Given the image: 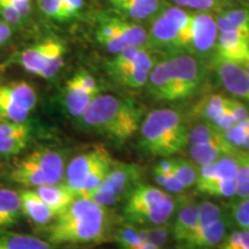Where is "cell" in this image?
<instances>
[{
    "label": "cell",
    "mask_w": 249,
    "mask_h": 249,
    "mask_svg": "<svg viewBox=\"0 0 249 249\" xmlns=\"http://www.w3.org/2000/svg\"><path fill=\"white\" fill-rule=\"evenodd\" d=\"M110 231L107 209L85 197H77L66 211L50 224L52 245H87L101 242Z\"/></svg>",
    "instance_id": "cell-1"
},
{
    "label": "cell",
    "mask_w": 249,
    "mask_h": 249,
    "mask_svg": "<svg viewBox=\"0 0 249 249\" xmlns=\"http://www.w3.org/2000/svg\"><path fill=\"white\" fill-rule=\"evenodd\" d=\"M141 111L130 99L98 95L81 119L86 127L118 142L128 140L139 130Z\"/></svg>",
    "instance_id": "cell-2"
},
{
    "label": "cell",
    "mask_w": 249,
    "mask_h": 249,
    "mask_svg": "<svg viewBox=\"0 0 249 249\" xmlns=\"http://www.w3.org/2000/svg\"><path fill=\"white\" fill-rule=\"evenodd\" d=\"M201 82L200 64L192 55H177L160 62L149 74L150 93L160 101H179L189 97Z\"/></svg>",
    "instance_id": "cell-3"
},
{
    "label": "cell",
    "mask_w": 249,
    "mask_h": 249,
    "mask_svg": "<svg viewBox=\"0 0 249 249\" xmlns=\"http://www.w3.org/2000/svg\"><path fill=\"white\" fill-rule=\"evenodd\" d=\"M189 130L178 111H151L140 126V147L156 157H170L188 143Z\"/></svg>",
    "instance_id": "cell-4"
},
{
    "label": "cell",
    "mask_w": 249,
    "mask_h": 249,
    "mask_svg": "<svg viewBox=\"0 0 249 249\" xmlns=\"http://www.w3.org/2000/svg\"><path fill=\"white\" fill-rule=\"evenodd\" d=\"M177 201L166 192L147 183H139L127 196L124 214L130 225L158 226L169 223Z\"/></svg>",
    "instance_id": "cell-5"
},
{
    "label": "cell",
    "mask_w": 249,
    "mask_h": 249,
    "mask_svg": "<svg viewBox=\"0 0 249 249\" xmlns=\"http://www.w3.org/2000/svg\"><path fill=\"white\" fill-rule=\"evenodd\" d=\"M65 158L61 152L43 148L24 156L15 163L11 179L24 187H40L60 183L65 176Z\"/></svg>",
    "instance_id": "cell-6"
},
{
    "label": "cell",
    "mask_w": 249,
    "mask_h": 249,
    "mask_svg": "<svg viewBox=\"0 0 249 249\" xmlns=\"http://www.w3.org/2000/svg\"><path fill=\"white\" fill-rule=\"evenodd\" d=\"M142 177L143 169L140 165L113 161L110 172L98 189L112 195L118 202H120L124 197L127 198L130 192L141 183Z\"/></svg>",
    "instance_id": "cell-7"
},
{
    "label": "cell",
    "mask_w": 249,
    "mask_h": 249,
    "mask_svg": "<svg viewBox=\"0 0 249 249\" xmlns=\"http://www.w3.org/2000/svg\"><path fill=\"white\" fill-rule=\"evenodd\" d=\"M214 66L224 88L232 95L249 101V75L241 65L217 57Z\"/></svg>",
    "instance_id": "cell-8"
},
{
    "label": "cell",
    "mask_w": 249,
    "mask_h": 249,
    "mask_svg": "<svg viewBox=\"0 0 249 249\" xmlns=\"http://www.w3.org/2000/svg\"><path fill=\"white\" fill-rule=\"evenodd\" d=\"M177 217L171 232L177 242L183 245L196 231L198 224V205L187 196H180L177 201Z\"/></svg>",
    "instance_id": "cell-9"
},
{
    "label": "cell",
    "mask_w": 249,
    "mask_h": 249,
    "mask_svg": "<svg viewBox=\"0 0 249 249\" xmlns=\"http://www.w3.org/2000/svg\"><path fill=\"white\" fill-rule=\"evenodd\" d=\"M218 29L216 20L209 14L192 15L189 46L197 53H205L216 45Z\"/></svg>",
    "instance_id": "cell-10"
},
{
    "label": "cell",
    "mask_w": 249,
    "mask_h": 249,
    "mask_svg": "<svg viewBox=\"0 0 249 249\" xmlns=\"http://www.w3.org/2000/svg\"><path fill=\"white\" fill-rule=\"evenodd\" d=\"M110 152L103 145H98L92 150L76 156L66 167V183L71 189L86 178L103 160L108 157Z\"/></svg>",
    "instance_id": "cell-11"
},
{
    "label": "cell",
    "mask_w": 249,
    "mask_h": 249,
    "mask_svg": "<svg viewBox=\"0 0 249 249\" xmlns=\"http://www.w3.org/2000/svg\"><path fill=\"white\" fill-rule=\"evenodd\" d=\"M218 57L242 64L249 60V35L241 31H224L217 37Z\"/></svg>",
    "instance_id": "cell-12"
},
{
    "label": "cell",
    "mask_w": 249,
    "mask_h": 249,
    "mask_svg": "<svg viewBox=\"0 0 249 249\" xmlns=\"http://www.w3.org/2000/svg\"><path fill=\"white\" fill-rule=\"evenodd\" d=\"M20 196L22 213L36 225H50L58 217V213L39 197L36 191L27 189L21 193Z\"/></svg>",
    "instance_id": "cell-13"
},
{
    "label": "cell",
    "mask_w": 249,
    "mask_h": 249,
    "mask_svg": "<svg viewBox=\"0 0 249 249\" xmlns=\"http://www.w3.org/2000/svg\"><path fill=\"white\" fill-rule=\"evenodd\" d=\"M35 191L39 197L58 213V216L66 211L77 198L75 192L66 182L40 186L37 187Z\"/></svg>",
    "instance_id": "cell-14"
},
{
    "label": "cell",
    "mask_w": 249,
    "mask_h": 249,
    "mask_svg": "<svg viewBox=\"0 0 249 249\" xmlns=\"http://www.w3.org/2000/svg\"><path fill=\"white\" fill-rule=\"evenodd\" d=\"M229 219L222 217L210 225L196 231L191 238L183 244V248L186 249H202L211 248L213 246L219 245L225 238Z\"/></svg>",
    "instance_id": "cell-15"
},
{
    "label": "cell",
    "mask_w": 249,
    "mask_h": 249,
    "mask_svg": "<svg viewBox=\"0 0 249 249\" xmlns=\"http://www.w3.org/2000/svg\"><path fill=\"white\" fill-rule=\"evenodd\" d=\"M96 93L87 90L75 74L68 81L65 89V104L71 116L81 118L87 108L96 97Z\"/></svg>",
    "instance_id": "cell-16"
},
{
    "label": "cell",
    "mask_w": 249,
    "mask_h": 249,
    "mask_svg": "<svg viewBox=\"0 0 249 249\" xmlns=\"http://www.w3.org/2000/svg\"><path fill=\"white\" fill-rule=\"evenodd\" d=\"M58 40L48 39L45 42L39 43L33 48L24 50L18 57V62L27 71L39 76L40 71L44 68L46 61L52 53Z\"/></svg>",
    "instance_id": "cell-17"
},
{
    "label": "cell",
    "mask_w": 249,
    "mask_h": 249,
    "mask_svg": "<svg viewBox=\"0 0 249 249\" xmlns=\"http://www.w3.org/2000/svg\"><path fill=\"white\" fill-rule=\"evenodd\" d=\"M238 151L240 150L232 147L227 142V140L224 139L222 141L204 143V144H191L189 155L194 163L198 166H202V165L213 163L224 155L235 154Z\"/></svg>",
    "instance_id": "cell-18"
},
{
    "label": "cell",
    "mask_w": 249,
    "mask_h": 249,
    "mask_svg": "<svg viewBox=\"0 0 249 249\" xmlns=\"http://www.w3.org/2000/svg\"><path fill=\"white\" fill-rule=\"evenodd\" d=\"M22 214L21 196L17 192L0 188V231L13 227Z\"/></svg>",
    "instance_id": "cell-19"
},
{
    "label": "cell",
    "mask_w": 249,
    "mask_h": 249,
    "mask_svg": "<svg viewBox=\"0 0 249 249\" xmlns=\"http://www.w3.org/2000/svg\"><path fill=\"white\" fill-rule=\"evenodd\" d=\"M152 40L158 46L166 48H180L185 46L180 30L171 22L163 13L156 18L151 26Z\"/></svg>",
    "instance_id": "cell-20"
},
{
    "label": "cell",
    "mask_w": 249,
    "mask_h": 249,
    "mask_svg": "<svg viewBox=\"0 0 249 249\" xmlns=\"http://www.w3.org/2000/svg\"><path fill=\"white\" fill-rule=\"evenodd\" d=\"M0 93L29 112L36 107L37 95L35 89L24 81L0 86Z\"/></svg>",
    "instance_id": "cell-21"
},
{
    "label": "cell",
    "mask_w": 249,
    "mask_h": 249,
    "mask_svg": "<svg viewBox=\"0 0 249 249\" xmlns=\"http://www.w3.org/2000/svg\"><path fill=\"white\" fill-rule=\"evenodd\" d=\"M0 249H55L51 242L42 240L36 236L18 234V233H1Z\"/></svg>",
    "instance_id": "cell-22"
},
{
    "label": "cell",
    "mask_w": 249,
    "mask_h": 249,
    "mask_svg": "<svg viewBox=\"0 0 249 249\" xmlns=\"http://www.w3.org/2000/svg\"><path fill=\"white\" fill-rule=\"evenodd\" d=\"M231 99L222 95H210L202 99L193 111L195 117L208 123H213L229 107Z\"/></svg>",
    "instance_id": "cell-23"
},
{
    "label": "cell",
    "mask_w": 249,
    "mask_h": 249,
    "mask_svg": "<svg viewBox=\"0 0 249 249\" xmlns=\"http://www.w3.org/2000/svg\"><path fill=\"white\" fill-rule=\"evenodd\" d=\"M110 22L128 46L144 48L147 44L149 36L142 26L120 18H110Z\"/></svg>",
    "instance_id": "cell-24"
},
{
    "label": "cell",
    "mask_w": 249,
    "mask_h": 249,
    "mask_svg": "<svg viewBox=\"0 0 249 249\" xmlns=\"http://www.w3.org/2000/svg\"><path fill=\"white\" fill-rule=\"evenodd\" d=\"M111 74L119 81L121 85L129 87V88L139 89L144 87L148 83L149 71L139 68L134 65V61L124 66L110 68Z\"/></svg>",
    "instance_id": "cell-25"
},
{
    "label": "cell",
    "mask_w": 249,
    "mask_h": 249,
    "mask_svg": "<svg viewBox=\"0 0 249 249\" xmlns=\"http://www.w3.org/2000/svg\"><path fill=\"white\" fill-rule=\"evenodd\" d=\"M216 24L219 33L241 31L249 35V11L244 8L231 9L218 17Z\"/></svg>",
    "instance_id": "cell-26"
},
{
    "label": "cell",
    "mask_w": 249,
    "mask_h": 249,
    "mask_svg": "<svg viewBox=\"0 0 249 249\" xmlns=\"http://www.w3.org/2000/svg\"><path fill=\"white\" fill-rule=\"evenodd\" d=\"M97 39L101 44L110 53L117 54L124 49L128 48L127 43L121 38V36L117 33L114 27L112 26L110 20H107L102 23L97 29Z\"/></svg>",
    "instance_id": "cell-27"
},
{
    "label": "cell",
    "mask_w": 249,
    "mask_h": 249,
    "mask_svg": "<svg viewBox=\"0 0 249 249\" xmlns=\"http://www.w3.org/2000/svg\"><path fill=\"white\" fill-rule=\"evenodd\" d=\"M196 187L198 191L208 195L223 196V197H231L233 195H236L235 180L210 178L203 181H196Z\"/></svg>",
    "instance_id": "cell-28"
},
{
    "label": "cell",
    "mask_w": 249,
    "mask_h": 249,
    "mask_svg": "<svg viewBox=\"0 0 249 249\" xmlns=\"http://www.w3.org/2000/svg\"><path fill=\"white\" fill-rule=\"evenodd\" d=\"M224 139L225 136L222 130L208 121L196 124L188 135V142H191V144H204V143L222 141Z\"/></svg>",
    "instance_id": "cell-29"
},
{
    "label": "cell",
    "mask_w": 249,
    "mask_h": 249,
    "mask_svg": "<svg viewBox=\"0 0 249 249\" xmlns=\"http://www.w3.org/2000/svg\"><path fill=\"white\" fill-rule=\"evenodd\" d=\"M160 7V0H140L132 5L118 9L124 17L135 18V20H144L150 18Z\"/></svg>",
    "instance_id": "cell-30"
},
{
    "label": "cell",
    "mask_w": 249,
    "mask_h": 249,
    "mask_svg": "<svg viewBox=\"0 0 249 249\" xmlns=\"http://www.w3.org/2000/svg\"><path fill=\"white\" fill-rule=\"evenodd\" d=\"M197 167L194 165V161L182 158H173L172 173L176 178H178L185 188H189L197 180Z\"/></svg>",
    "instance_id": "cell-31"
},
{
    "label": "cell",
    "mask_w": 249,
    "mask_h": 249,
    "mask_svg": "<svg viewBox=\"0 0 249 249\" xmlns=\"http://www.w3.org/2000/svg\"><path fill=\"white\" fill-rule=\"evenodd\" d=\"M29 117V111L18 107L13 101L0 93V120L24 123Z\"/></svg>",
    "instance_id": "cell-32"
},
{
    "label": "cell",
    "mask_w": 249,
    "mask_h": 249,
    "mask_svg": "<svg viewBox=\"0 0 249 249\" xmlns=\"http://www.w3.org/2000/svg\"><path fill=\"white\" fill-rule=\"evenodd\" d=\"M235 183L236 195L241 200L249 198V152H239V165Z\"/></svg>",
    "instance_id": "cell-33"
},
{
    "label": "cell",
    "mask_w": 249,
    "mask_h": 249,
    "mask_svg": "<svg viewBox=\"0 0 249 249\" xmlns=\"http://www.w3.org/2000/svg\"><path fill=\"white\" fill-rule=\"evenodd\" d=\"M171 227L169 224L158 226H145L142 229H138L142 240L152 242V244L158 246V247L164 248V246L167 244L169 236L172 235Z\"/></svg>",
    "instance_id": "cell-34"
},
{
    "label": "cell",
    "mask_w": 249,
    "mask_h": 249,
    "mask_svg": "<svg viewBox=\"0 0 249 249\" xmlns=\"http://www.w3.org/2000/svg\"><path fill=\"white\" fill-rule=\"evenodd\" d=\"M64 54H65V46L62 43L58 42L52 53L46 61L44 68L40 71L39 76L43 79H52V77L57 75V73L60 71V68L64 65Z\"/></svg>",
    "instance_id": "cell-35"
},
{
    "label": "cell",
    "mask_w": 249,
    "mask_h": 249,
    "mask_svg": "<svg viewBox=\"0 0 249 249\" xmlns=\"http://www.w3.org/2000/svg\"><path fill=\"white\" fill-rule=\"evenodd\" d=\"M222 217V210L219 209L218 205L209 201L202 202V203L198 205V224L196 231H198V230L203 229V227L217 222V220L220 219ZM194 233H193V234H194Z\"/></svg>",
    "instance_id": "cell-36"
},
{
    "label": "cell",
    "mask_w": 249,
    "mask_h": 249,
    "mask_svg": "<svg viewBox=\"0 0 249 249\" xmlns=\"http://www.w3.org/2000/svg\"><path fill=\"white\" fill-rule=\"evenodd\" d=\"M38 5L40 11L46 17L54 18V20L65 21L73 18L62 0H39Z\"/></svg>",
    "instance_id": "cell-37"
},
{
    "label": "cell",
    "mask_w": 249,
    "mask_h": 249,
    "mask_svg": "<svg viewBox=\"0 0 249 249\" xmlns=\"http://www.w3.org/2000/svg\"><path fill=\"white\" fill-rule=\"evenodd\" d=\"M17 136H31L30 124H27V121L15 123V121L0 120V141L17 138Z\"/></svg>",
    "instance_id": "cell-38"
},
{
    "label": "cell",
    "mask_w": 249,
    "mask_h": 249,
    "mask_svg": "<svg viewBox=\"0 0 249 249\" xmlns=\"http://www.w3.org/2000/svg\"><path fill=\"white\" fill-rule=\"evenodd\" d=\"M116 238L120 248H139L143 241L139 230L133 225L121 227L118 231Z\"/></svg>",
    "instance_id": "cell-39"
},
{
    "label": "cell",
    "mask_w": 249,
    "mask_h": 249,
    "mask_svg": "<svg viewBox=\"0 0 249 249\" xmlns=\"http://www.w3.org/2000/svg\"><path fill=\"white\" fill-rule=\"evenodd\" d=\"M31 136H17L0 141V155L15 156L21 154L29 144Z\"/></svg>",
    "instance_id": "cell-40"
},
{
    "label": "cell",
    "mask_w": 249,
    "mask_h": 249,
    "mask_svg": "<svg viewBox=\"0 0 249 249\" xmlns=\"http://www.w3.org/2000/svg\"><path fill=\"white\" fill-rule=\"evenodd\" d=\"M233 217L242 230L249 227V198H242L233 207Z\"/></svg>",
    "instance_id": "cell-41"
},
{
    "label": "cell",
    "mask_w": 249,
    "mask_h": 249,
    "mask_svg": "<svg viewBox=\"0 0 249 249\" xmlns=\"http://www.w3.org/2000/svg\"><path fill=\"white\" fill-rule=\"evenodd\" d=\"M0 15L4 18L6 22L11 24H18L22 20V15L20 12H18L13 6L6 0H0Z\"/></svg>",
    "instance_id": "cell-42"
},
{
    "label": "cell",
    "mask_w": 249,
    "mask_h": 249,
    "mask_svg": "<svg viewBox=\"0 0 249 249\" xmlns=\"http://www.w3.org/2000/svg\"><path fill=\"white\" fill-rule=\"evenodd\" d=\"M230 102H231V101H230ZM211 124H213L214 126H216L218 129L222 130V132H225V130H227L229 128H231V127H233V126H234V124H238V121L235 120V118L232 114L231 110H230V108L227 107L226 110L224 111L223 113L220 114V116L218 117L217 119L214 120L213 123H211Z\"/></svg>",
    "instance_id": "cell-43"
},
{
    "label": "cell",
    "mask_w": 249,
    "mask_h": 249,
    "mask_svg": "<svg viewBox=\"0 0 249 249\" xmlns=\"http://www.w3.org/2000/svg\"><path fill=\"white\" fill-rule=\"evenodd\" d=\"M229 108L231 110L232 114L234 116L235 120L238 121V123L247 119V118L249 117V111L246 108L245 105L241 104V103L236 102V101H233V99H231V102H230Z\"/></svg>",
    "instance_id": "cell-44"
},
{
    "label": "cell",
    "mask_w": 249,
    "mask_h": 249,
    "mask_svg": "<svg viewBox=\"0 0 249 249\" xmlns=\"http://www.w3.org/2000/svg\"><path fill=\"white\" fill-rule=\"evenodd\" d=\"M161 187L166 189L167 192L174 193V194H179V193H181L183 189H185V186H183L181 181H180L178 178H176L173 174H170V176L167 177Z\"/></svg>",
    "instance_id": "cell-45"
},
{
    "label": "cell",
    "mask_w": 249,
    "mask_h": 249,
    "mask_svg": "<svg viewBox=\"0 0 249 249\" xmlns=\"http://www.w3.org/2000/svg\"><path fill=\"white\" fill-rule=\"evenodd\" d=\"M217 0H188V7L195 11H209L216 5Z\"/></svg>",
    "instance_id": "cell-46"
},
{
    "label": "cell",
    "mask_w": 249,
    "mask_h": 249,
    "mask_svg": "<svg viewBox=\"0 0 249 249\" xmlns=\"http://www.w3.org/2000/svg\"><path fill=\"white\" fill-rule=\"evenodd\" d=\"M62 1L66 5V7L68 11H70L71 17H75L81 9L83 8V0H62Z\"/></svg>",
    "instance_id": "cell-47"
},
{
    "label": "cell",
    "mask_w": 249,
    "mask_h": 249,
    "mask_svg": "<svg viewBox=\"0 0 249 249\" xmlns=\"http://www.w3.org/2000/svg\"><path fill=\"white\" fill-rule=\"evenodd\" d=\"M11 35H12V30L8 24L2 22V21H0V43H4L7 39H9Z\"/></svg>",
    "instance_id": "cell-48"
},
{
    "label": "cell",
    "mask_w": 249,
    "mask_h": 249,
    "mask_svg": "<svg viewBox=\"0 0 249 249\" xmlns=\"http://www.w3.org/2000/svg\"><path fill=\"white\" fill-rule=\"evenodd\" d=\"M136 1H140V0H110L112 6H113L117 11L123 7H126V6H128V5H132Z\"/></svg>",
    "instance_id": "cell-49"
},
{
    "label": "cell",
    "mask_w": 249,
    "mask_h": 249,
    "mask_svg": "<svg viewBox=\"0 0 249 249\" xmlns=\"http://www.w3.org/2000/svg\"><path fill=\"white\" fill-rule=\"evenodd\" d=\"M239 65H241L242 68H244V70L246 71V73H247L249 75V60L242 62V64H239Z\"/></svg>",
    "instance_id": "cell-50"
},
{
    "label": "cell",
    "mask_w": 249,
    "mask_h": 249,
    "mask_svg": "<svg viewBox=\"0 0 249 249\" xmlns=\"http://www.w3.org/2000/svg\"><path fill=\"white\" fill-rule=\"evenodd\" d=\"M220 249H244V248L235 247V246H229V245L222 244V245H220Z\"/></svg>",
    "instance_id": "cell-51"
},
{
    "label": "cell",
    "mask_w": 249,
    "mask_h": 249,
    "mask_svg": "<svg viewBox=\"0 0 249 249\" xmlns=\"http://www.w3.org/2000/svg\"><path fill=\"white\" fill-rule=\"evenodd\" d=\"M120 249H139V248H120Z\"/></svg>",
    "instance_id": "cell-52"
},
{
    "label": "cell",
    "mask_w": 249,
    "mask_h": 249,
    "mask_svg": "<svg viewBox=\"0 0 249 249\" xmlns=\"http://www.w3.org/2000/svg\"><path fill=\"white\" fill-rule=\"evenodd\" d=\"M22 1H29L30 2V0H22Z\"/></svg>",
    "instance_id": "cell-53"
},
{
    "label": "cell",
    "mask_w": 249,
    "mask_h": 249,
    "mask_svg": "<svg viewBox=\"0 0 249 249\" xmlns=\"http://www.w3.org/2000/svg\"><path fill=\"white\" fill-rule=\"evenodd\" d=\"M0 44H1V43H0Z\"/></svg>",
    "instance_id": "cell-54"
}]
</instances>
